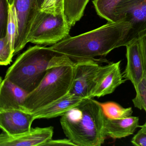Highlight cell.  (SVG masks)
<instances>
[{"instance_id": "cell-1", "label": "cell", "mask_w": 146, "mask_h": 146, "mask_svg": "<svg viewBox=\"0 0 146 146\" xmlns=\"http://www.w3.org/2000/svg\"><path fill=\"white\" fill-rule=\"evenodd\" d=\"M131 28L129 22H108L94 30L69 36L49 47L75 61L105 56L115 48L124 46Z\"/></svg>"}, {"instance_id": "cell-2", "label": "cell", "mask_w": 146, "mask_h": 146, "mask_svg": "<svg viewBox=\"0 0 146 146\" xmlns=\"http://www.w3.org/2000/svg\"><path fill=\"white\" fill-rule=\"evenodd\" d=\"M105 118L101 103L87 98L62 115L60 123L66 137L76 146H100L107 137Z\"/></svg>"}, {"instance_id": "cell-3", "label": "cell", "mask_w": 146, "mask_h": 146, "mask_svg": "<svg viewBox=\"0 0 146 146\" xmlns=\"http://www.w3.org/2000/svg\"><path fill=\"white\" fill-rule=\"evenodd\" d=\"M75 61L59 53L37 88L28 94L25 108L34 111L70 93L75 78Z\"/></svg>"}, {"instance_id": "cell-4", "label": "cell", "mask_w": 146, "mask_h": 146, "mask_svg": "<svg viewBox=\"0 0 146 146\" xmlns=\"http://www.w3.org/2000/svg\"><path fill=\"white\" fill-rule=\"evenodd\" d=\"M58 54L49 47H30L17 58L7 70L5 78L29 94L42 81Z\"/></svg>"}, {"instance_id": "cell-5", "label": "cell", "mask_w": 146, "mask_h": 146, "mask_svg": "<svg viewBox=\"0 0 146 146\" xmlns=\"http://www.w3.org/2000/svg\"><path fill=\"white\" fill-rule=\"evenodd\" d=\"M71 28L64 14L54 15L40 11L30 32L28 43L54 45L70 36Z\"/></svg>"}, {"instance_id": "cell-6", "label": "cell", "mask_w": 146, "mask_h": 146, "mask_svg": "<svg viewBox=\"0 0 146 146\" xmlns=\"http://www.w3.org/2000/svg\"><path fill=\"white\" fill-rule=\"evenodd\" d=\"M107 60L97 59H82L75 61V78L70 93L82 99L93 98V95L98 82L111 63L102 66Z\"/></svg>"}, {"instance_id": "cell-7", "label": "cell", "mask_w": 146, "mask_h": 146, "mask_svg": "<svg viewBox=\"0 0 146 146\" xmlns=\"http://www.w3.org/2000/svg\"><path fill=\"white\" fill-rule=\"evenodd\" d=\"M18 20V33L14 54L21 51L28 43V37L35 20L40 12L37 0H13Z\"/></svg>"}, {"instance_id": "cell-8", "label": "cell", "mask_w": 146, "mask_h": 146, "mask_svg": "<svg viewBox=\"0 0 146 146\" xmlns=\"http://www.w3.org/2000/svg\"><path fill=\"white\" fill-rule=\"evenodd\" d=\"M52 126L36 127L24 133L10 135L2 132L0 135L1 146H41L52 138Z\"/></svg>"}, {"instance_id": "cell-9", "label": "cell", "mask_w": 146, "mask_h": 146, "mask_svg": "<svg viewBox=\"0 0 146 146\" xmlns=\"http://www.w3.org/2000/svg\"><path fill=\"white\" fill-rule=\"evenodd\" d=\"M31 112L20 109L0 111V127L3 132L16 135L30 130L35 120Z\"/></svg>"}, {"instance_id": "cell-10", "label": "cell", "mask_w": 146, "mask_h": 146, "mask_svg": "<svg viewBox=\"0 0 146 146\" xmlns=\"http://www.w3.org/2000/svg\"><path fill=\"white\" fill-rule=\"evenodd\" d=\"M145 0H93L97 14L108 22L122 21L125 14Z\"/></svg>"}, {"instance_id": "cell-11", "label": "cell", "mask_w": 146, "mask_h": 146, "mask_svg": "<svg viewBox=\"0 0 146 146\" xmlns=\"http://www.w3.org/2000/svg\"><path fill=\"white\" fill-rule=\"evenodd\" d=\"M125 47L127 64L123 75L125 79L131 82L136 90L144 76L139 39L133 41Z\"/></svg>"}, {"instance_id": "cell-12", "label": "cell", "mask_w": 146, "mask_h": 146, "mask_svg": "<svg viewBox=\"0 0 146 146\" xmlns=\"http://www.w3.org/2000/svg\"><path fill=\"white\" fill-rule=\"evenodd\" d=\"M0 82V111L27 110L24 103L29 94L7 78L2 79L1 78Z\"/></svg>"}, {"instance_id": "cell-13", "label": "cell", "mask_w": 146, "mask_h": 146, "mask_svg": "<svg viewBox=\"0 0 146 146\" xmlns=\"http://www.w3.org/2000/svg\"><path fill=\"white\" fill-rule=\"evenodd\" d=\"M83 100L70 92L63 97L32 112V113L35 120L57 117L62 116L77 106Z\"/></svg>"}, {"instance_id": "cell-14", "label": "cell", "mask_w": 146, "mask_h": 146, "mask_svg": "<svg viewBox=\"0 0 146 146\" xmlns=\"http://www.w3.org/2000/svg\"><path fill=\"white\" fill-rule=\"evenodd\" d=\"M121 60L111 62L109 68L101 77L94 92L93 98L100 97L113 93L117 87L125 82L126 79L124 77L120 69Z\"/></svg>"}, {"instance_id": "cell-15", "label": "cell", "mask_w": 146, "mask_h": 146, "mask_svg": "<svg viewBox=\"0 0 146 146\" xmlns=\"http://www.w3.org/2000/svg\"><path fill=\"white\" fill-rule=\"evenodd\" d=\"M121 21L129 22L131 25L124 45L126 46L146 33V0L126 13Z\"/></svg>"}, {"instance_id": "cell-16", "label": "cell", "mask_w": 146, "mask_h": 146, "mask_svg": "<svg viewBox=\"0 0 146 146\" xmlns=\"http://www.w3.org/2000/svg\"><path fill=\"white\" fill-rule=\"evenodd\" d=\"M139 121L138 117L132 116L119 119H111L106 116L105 134L107 137L114 139L129 136L140 127Z\"/></svg>"}, {"instance_id": "cell-17", "label": "cell", "mask_w": 146, "mask_h": 146, "mask_svg": "<svg viewBox=\"0 0 146 146\" xmlns=\"http://www.w3.org/2000/svg\"><path fill=\"white\" fill-rule=\"evenodd\" d=\"M90 0H64V14L70 27L74 26L83 16Z\"/></svg>"}, {"instance_id": "cell-18", "label": "cell", "mask_w": 146, "mask_h": 146, "mask_svg": "<svg viewBox=\"0 0 146 146\" xmlns=\"http://www.w3.org/2000/svg\"><path fill=\"white\" fill-rule=\"evenodd\" d=\"M18 20L13 3L9 5V15L7 26L6 36L11 46L15 52V45L18 33Z\"/></svg>"}, {"instance_id": "cell-19", "label": "cell", "mask_w": 146, "mask_h": 146, "mask_svg": "<svg viewBox=\"0 0 146 146\" xmlns=\"http://www.w3.org/2000/svg\"><path fill=\"white\" fill-rule=\"evenodd\" d=\"M106 117L111 119H119L128 117L132 115L133 110L131 107L124 108L114 102L101 103Z\"/></svg>"}, {"instance_id": "cell-20", "label": "cell", "mask_w": 146, "mask_h": 146, "mask_svg": "<svg viewBox=\"0 0 146 146\" xmlns=\"http://www.w3.org/2000/svg\"><path fill=\"white\" fill-rule=\"evenodd\" d=\"M14 51L11 46L6 36L0 38V64L7 66L12 61Z\"/></svg>"}, {"instance_id": "cell-21", "label": "cell", "mask_w": 146, "mask_h": 146, "mask_svg": "<svg viewBox=\"0 0 146 146\" xmlns=\"http://www.w3.org/2000/svg\"><path fill=\"white\" fill-rule=\"evenodd\" d=\"M135 90L136 95L132 101L134 106L146 112V77L144 74Z\"/></svg>"}, {"instance_id": "cell-22", "label": "cell", "mask_w": 146, "mask_h": 146, "mask_svg": "<svg viewBox=\"0 0 146 146\" xmlns=\"http://www.w3.org/2000/svg\"><path fill=\"white\" fill-rule=\"evenodd\" d=\"M64 0H44L40 11L54 15L64 14Z\"/></svg>"}, {"instance_id": "cell-23", "label": "cell", "mask_w": 146, "mask_h": 146, "mask_svg": "<svg viewBox=\"0 0 146 146\" xmlns=\"http://www.w3.org/2000/svg\"><path fill=\"white\" fill-rule=\"evenodd\" d=\"M9 5V0H0V38L6 35Z\"/></svg>"}, {"instance_id": "cell-24", "label": "cell", "mask_w": 146, "mask_h": 146, "mask_svg": "<svg viewBox=\"0 0 146 146\" xmlns=\"http://www.w3.org/2000/svg\"><path fill=\"white\" fill-rule=\"evenodd\" d=\"M131 143L137 146H146V131L141 129L132 137Z\"/></svg>"}, {"instance_id": "cell-25", "label": "cell", "mask_w": 146, "mask_h": 146, "mask_svg": "<svg viewBox=\"0 0 146 146\" xmlns=\"http://www.w3.org/2000/svg\"><path fill=\"white\" fill-rule=\"evenodd\" d=\"M138 39L142 56L144 74L146 77V33L142 35Z\"/></svg>"}, {"instance_id": "cell-26", "label": "cell", "mask_w": 146, "mask_h": 146, "mask_svg": "<svg viewBox=\"0 0 146 146\" xmlns=\"http://www.w3.org/2000/svg\"><path fill=\"white\" fill-rule=\"evenodd\" d=\"M65 145H70V146H76L75 144L70 139H63L53 140L50 139L42 145V146H65Z\"/></svg>"}, {"instance_id": "cell-27", "label": "cell", "mask_w": 146, "mask_h": 146, "mask_svg": "<svg viewBox=\"0 0 146 146\" xmlns=\"http://www.w3.org/2000/svg\"><path fill=\"white\" fill-rule=\"evenodd\" d=\"M44 1V0H37V4H38V6L40 7V9L41 7L43 4Z\"/></svg>"}, {"instance_id": "cell-28", "label": "cell", "mask_w": 146, "mask_h": 146, "mask_svg": "<svg viewBox=\"0 0 146 146\" xmlns=\"http://www.w3.org/2000/svg\"><path fill=\"white\" fill-rule=\"evenodd\" d=\"M140 128H141V129H142L143 130L146 131V120L144 124L140 126Z\"/></svg>"}, {"instance_id": "cell-29", "label": "cell", "mask_w": 146, "mask_h": 146, "mask_svg": "<svg viewBox=\"0 0 146 146\" xmlns=\"http://www.w3.org/2000/svg\"><path fill=\"white\" fill-rule=\"evenodd\" d=\"M9 2L10 4H12L13 2V0H9Z\"/></svg>"}]
</instances>
